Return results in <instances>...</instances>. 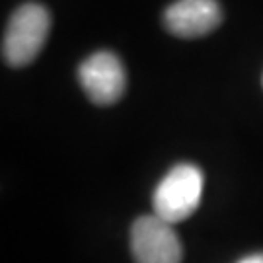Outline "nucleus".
I'll return each mask as SVG.
<instances>
[{"label":"nucleus","instance_id":"1","mask_svg":"<svg viewBox=\"0 0 263 263\" xmlns=\"http://www.w3.org/2000/svg\"><path fill=\"white\" fill-rule=\"evenodd\" d=\"M51 29V14L43 4L26 2L10 18L4 39L2 57L10 66H26L41 53Z\"/></svg>","mask_w":263,"mask_h":263},{"label":"nucleus","instance_id":"6","mask_svg":"<svg viewBox=\"0 0 263 263\" xmlns=\"http://www.w3.org/2000/svg\"><path fill=\"white\" fill-rule=\"evenodd\" d=\"M238 263H263V254H252L242 257Z\"/></svg>","mask_w":263,"mask_h":263},{"label":"nucleus","instance_id":"2","mask_svg":"<svg viewBox=\"0 0 263 263\" xmlns=\"http://www.w3.org/2000/svg\"><path fill=\"white\" fill-rule=\"evenodd\" d=\"M203 172L195 164H178L170 170L154 189V215L172 224L181 222L197 211L203 195Z\"/></svg>","mask_w":263,"mask_h":263},{"label":"nucleus","instance_id":"3","mask_svg":"<svg viewBox=\"0 0 263 263\" xmlns=\"http://www.w3.org/2000/svg\"><path fill=\"white\" fill-rule=\"evenodd\" d=\"M131 252L137 263H181V242L172 222L158 215L139 216L131 226Z\"/></svg>","mask_w":263,"mask_h":263},{"label":"nucleus","instance_id":"5","mask_svg":"<svg viewBox=\"0 0 263 263\" xmlns=\"http://www.w3.org/2000/svg\"><path fill=\"white\" fill-rule=\"evenodd\" d=\"M222 22L216 0H176L164 12V26L176 37L193 39L211 33Z\"/></svg>","mask_w":263,"mask_h":263},{"label":"nucleus","instance_id":"4","mask_svg":"<svg viewBox=\"0 0 263 263\" xmlns=\"http://www.w3.org/2000/svg\"><path fill=\"white\" fill-rule=\"evenodd\" d=\"M78 80L86 96L98 105L115 104L127 86L123 63L111 51H98L88 57L78 66Z\"/></svg>","mask_w":263,"mask_h":263}]
</instances>
